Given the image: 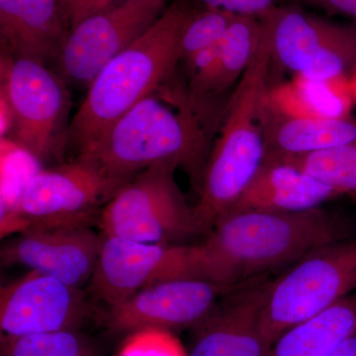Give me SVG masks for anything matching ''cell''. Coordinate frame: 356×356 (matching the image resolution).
I'll return each instance as SVG.
<instances>
[{
    "mask_svg": "<svg viewBox=\"0 0 356 356\" xmlns=\"http://www.w3.org/2000/svg\"><path fill=\"white\" fill-rule=\"evenodd\" d=\"M116 356H187L172 332L143 329L130 332Z\"/></svg>",
    "mask_w": 356,
    "mask_h": 356,
    "instance_id": "d4e9b609",
    "label": "cell"
},
{
    "mask_svg": "<svg viewBox=\"0 0 356 356\" xmlns=\"http://www.w3.org/2000/svg\"><path fill=\"white\" fill-rule=\"evenodd\" d=\"M103 236L90 226L27 228L2 245L6 266H22L79 289L90 283Z\"/></svg>",
    "mask_w": 356,
    "mask_h": 356,
    "instance_id": "5bb4252c",
    "label": "cell"
},
{
    "mask_svg": "<svg viewBox=\"0 0 356 356\" xmlns=\"http://www.w3.org/2000/svg\"><path fill=\"white\" fill-rule=\"evenodd\" d=\"M332 15L343 16L356 24V0H299Z\"/></svg>",
    "mask_w": 356,
    "mask_h": 356,
    "instance_id": "83f0119b",
    "label": "cell"
},
{
    "mask_svg": "<svg viewBox=\"0 0 356 356\" xmlns=\"http://www.w3.org/2000/svg\"><path fill=\"white\" fill-rule=\"evenodd\" d=\"M1 95L13 114L11 139L35 161H46L67 144L70 102L62 77L34 60L2 55Z\"/></svg>",
    "mask_w": 356,
    "mask_h": 356,
    "instance_id": "ba28073f",
    "label": "cell"
},
{
    "mask_svg": "<svg viewBox=\"0 0 356 356\" xmlns=\"http://www.w3.org/2000/svg\"><path fill=\"white\" fill-rule=\"evenodd\" d=\"M170 0H122L70 30L56 62L60 77L88 86L110 60L142 37Z\"/></svg>",
    "mask_w": 356,
    "mask_h": 356,
    "instance_id": "8fae6325",
    "label": "cell"
},
{
    "mask_svg": "<svg viewBox=\"0 0 356 356\" xmlns=\"http://www.w3.org/2000/svg\"><path fill=\"white\" fill-rule=\"evenodd\" d=\"M259 20L273 60L294 76L332 79L356 70V24H337L296 6H274Z\"/></svg>",
    "mask_w": 356,
    "mask_h": 356,
    "instance_id": "9c48e42d",
    "label": "cell"
},
{
    "mask_svg": "<svg viewBox=\"0 0 356 356\" xmlns=\"http://www.w3.org/2000/svg\"><path fill=\"white\" fill-rule=\"evenodd\" d=\"M60 0H0L4 55L46 65L57 60L69 31Z\"/></svg>",
    "mask_w": 356,
    "mask_h": 356,
    "instance_id": "2e32d148",
    "label": "cell"
},
{
    "mask_svg": "<svg viewBox=\"0 0 356 356\" xmlns=\"http://www.w3.org/2000/svg\"><path fill=\"white\" fill-rule=\"evenodd\" d=\"M339 197L341 195L336 189L292 161L266 156L257 175L229 212H304L322 208L323 204Z\"/></svg>",
    "mask_w": 356,
    "mask_h": 356,
    "instance_id": "e0dca14e",
    "label": "cell"
},
{
    "mask_svg": "<svg viewBox=\"0 0 356 356\" xmlns=\"http://www.w3.org/2000/svg\"><path fill=\"white\" fill-rule=\"evenodd\" d=\"M356 290V238L318 248L271 281L261 313L262 336L278 337Z\"/></svg>",
    "mask_w": 356,
    "mask_h": 356,
    "instance_id": "5b68a950",
    "label": "cell"
},
{
    "mask_svg": "<svg viewBox=\"0 0 356 356\" xmlns=\"http://www.w3.org/2000/svg\"><path fill=\"white\" fill-rule=\"evenodd\" d=\"M178 168L175 161H159L124 184L100 213L103 235L173 243L200 233L175 182Z\"/></svg>",
    "mask_w": 356,
    "mask_h": 356,
    "instance_id": "8992f818",
    "label": "cell"
},
{
    "mask_svg": "<svg viewBox=\"0 0 356 356\" xmlns=\"http://www.w3.org/2000/svg\"><path fill=\"white\" fill-rule=\"evenodd\" d=\"M350 227L322 208L304 212L245 210L218 220L202 248L206 278L233 287L313 250L348 240Z\"/></svg>",
    "mask_w": 356,
    "mask_h": 356,
    "instance_id": "7a4b0ae2",
    "label": "cell"
},
{
    "mask_svg": "<svg viewBox=\"0 0 356 356\" xmlns=\"http://www.w3.org/2000/svg\"><path fill=\"white\" fill-rule=\"evenodd\" d=\"M1 356H102L79 331L1 337Z\"/></svg>",
    "mask_w": 356,
    "mask_h": 356,
    "instance_id": "7402d4cb",
    "label": "cell"
},
{
    "mask_svg": "<svg viewBox=\"0 0 356 356\" xmlns=\"http://www.w3.org/2000/svg\"><path fill=\"white\" fill-rule=\"evenodd\" d=\"M130 180L112 177L79 158L38 170L21 195L17 229L90 226L98 222L104 206Z\"/></svg>",
    "mask_w": 356,
    "mask_h": 356,
    "instance_id": "52a82bcc",
    "label": "cell"
},
{
    "mask_svg": "<svg viewBox=\"0 0 356 356\" xmlns=\"http://www.w3.org/2000/svg\"><path fill=\"white\" fill-rule=\"evenodd\" d=\"M122 0H60L70 31L88 17L102 13Z\"/></svg>",
    "mask_w": 356,
    "mask_h": 356,
    "instance_id": "4316f807",
    "label": "cell"
},
{
    "mask_svg": "<svg viewBox=\"0 0 356 356\" xmlns=\"http://www.w3.org/2000/svg\"><path fill=\"white\" fill-rule=\"evenodd\" d=\"M282 159L322 180L341 196L356 197V142L318 153Z\"/></svg>",
    "mask_w": 356,
    "mask_h": 356,
    "instance_id": "603a6c76",
    "label": "cell"
},
{
    "mask_svg": "<svg viewBox=\"0 0 356 356\" xmlns=\"http://www.w3.org/2000/svg\"><path fill=\"white\" fill-rule=\"evenodd\" d=\"M343 77L312 79L294 76L292 81L269 88L266 105L293 118H339L350 116V100Z\"/></svg>",
    "mask_w": 356,
    "mask_h": 356,
    "instance_id": "44dd1931",
    "label": "cell"
},
{
    "mask_svg": "<svg viewBox=\"0 0 356 356\" xmlns=\"http://www.w3.org/2000/svg\"><path fill=\"white\" fill-rule=\"evenodd\" d=\"M90 287L109 308L140 290L178 278H206L200 245L149 243L102 235Z\"/></svg>",
    "mask_w": 356,
    "mask_h": 356,
    "instance_id": "30bf717a",
    "label": "cell"
},
{
    "mask_svg": "<svg viewBox=\"0 0 356 356\" xmlns=\"http://www.w3.org/2000/svg\"><path fill=\"white\" fill-rule=\"evenodd\" d=\"M192 8L186 0H173L142 37L98 72L67 128V144L77 154L175 76L178 40Z\"/></svg>",
    "mask_w": 356,
    "mask_h": 356,
    "instance_id": "277c9868",
    "label": "cell"
},
{
    "mask_svg": "<svg viewBox=\"0 0 356 356\" xmlns=\"http://www.w3.org/2000/svg\"><path fill=\"white\" fill-rule=\"evenodd\" d=\"M356 332V290L283 332L268 356H332Z\"/></svg>",
    "mask_w": 356,
    "mask_h": 356,
    "instance_id": "ffe728a7",
    "label": "cell"
},
{
    "mask_svg": "<svg viewBox=\"0 0 356 356\" xmlns=\"http://www.w3.org/2000/svg\"><path fill=\"white\" fill-rule=\"evenodd\" d=\"M235 287V286H233ZM233 287L204 278H178L140 290L109 308L107 327L115 332L143 329L173 330L195 327Z\"/></svg>",
    "mask_w": 356,
    "mask_h": 356,
    "instance_id": "7c38bea8",
    "label": "cell"
},
{
    "mask_svg": "<svg viewBox=\"0 0 356 356\" xmlns=\"http://www.w3.org/2000/svg\"><path fill=\"white\" fill-rule=\"evenodd\" d=\"M332 356H356V332L348 337Z\"/></svg>",
    "mask_w": 356,
    "mask_h": 356,
    "instance_id": "f1b7e54d",
    "label": "cell"
},
{
    "mask_svg": "<svg viewBox=\"0 0 356 356\" xmlns=\"http://www.w3.org/2000/svg\"><path fill=\"white\" fill-rule=\"evenodd\" d=\"M173 76L77 154L112 177L132 179L159 161H175L199 191L217 120L194 105Z\"/></svg>",
    "mask_w": 356,
    "mask_h": 356,
    "instance_id": "6da1fadb",
    "label": "cell"
},
{
    "mask_svg": "<svg viewBox=\"0 0 356 356\" xmlns=\"http://www.w3.org/2000/svg\"><path fill=\"white\" fill-rule=\"evenodd\" d=\"M262 124L266 156H306L356 142V118L350 116L293 118L276 113L264 102Z\"/></svg>",
    "mask_w": 356,
    "mask_h": 356,
    "instance_id": "d6986e66",
    "label": "cell"
},
{
    "mask_svg": "<svg viewBox=\"0 0 356 356\" xmlns=\"http://www.w3.org/2000/svg\"><path fill=\"white\" fill-rule=\"evenodd\" d=\"M192 6L228 10L236 15H264L275 6L276 0H186Z\"/></svg>",
    "mask_w": 356,
    "mask_h": 356,
    "instance_id": "484cf974",
    "label": "cell"
},
{
    "mask_svg": "<svg viewBox=\"0 0 356 356\" xmlns=\"http://www.w3.org/2000/svg\"><path fill=\"white\" fill-rule=\"evenodd\" d=\"M261 37L259 17L238 15L220 42L216 60L200 74L187 79V90L193 104L216 112L222 95L235 89L250 67Z\"/></svg>",
    "mask_w": 356,
    "mask_h": 356,
    "instance_id": "ac0fdd59",
    "label": "cell"
},
{
    "mask_svg": "<svg viewBox=\"0 0 356 356\" xmlns=\"http://www.w3.org/2000/svg\"><path fill=\"white\" fill-rule=\"evenodd\" d=\"M267 274L236 285L195 327L187 356H268L261 318L271 285Z\"/></svg>",
    "mask_w": 356,
    "mask_h": 356,
    "instance_id": "9a60e30c",
    "label": "cell"
},
{
    "mask_svg": "<svg viewBox=\"0 0 356 356\" xmlns=\"http://www.w3.org/2000/svg\"><path fill=\"white\" fill-rule=\"evenodd\" d=\"M88 315L83 290L38 271L30 270L0 291L2 336L79 331Z\"/></svg>",
    "mask_w": 356,
    "mask_h": 356,
    "instance_id": "4fadbf2b",
    "label": "cell"
},
{
    "mask_svg": "<svg viewBox=\"0 0 356 356\" xmlns=\"http://www.w3.org/2000/svg\"><path fill=\"white\" fill-rule=\"evenodd\" d=\"M236 16L225 9L193 6L178 40L179 62L221 41Z\"/></svg>",
    "mask_w": 356,
    "mask_h": 356,
    "instance_id": "cb8c5ba5",
    "label": "cell"
},
{
    "mask_svg": "<svg viewBox=\"0 0 356 356\" xmlns=\"http://www.w3.org/2000/svg\"><path fill=\"white\" fill-rule=\"evenodd\" d=\"M273 65L269 33L261 23V37L254 58L234 89L222 116L193 214L200 233H209L247 189L266 159L264 116Z\"/></svg>",
    "mask_w": 356,
    "mask_h": 356,
    "instance_id": "3957f363",
    "label": "cell"
}]
</instances>
